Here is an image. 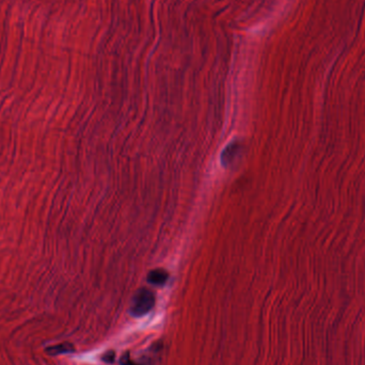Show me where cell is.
<instances>
[{"label": "cell", "mask_w": 365, "mask_h": 365, "mask_svg": "<svg viewBox=\"0 0 365 365\" xmlns=\"http://www.w3.org/2000/svg\"><path fill=\"white\" fill-rule=\"evenodd\" d=\"M169 279V273L161 268L149 271L147 275V282L154 286H163Z\"/></svg>", "instance_id": "7a4b0ae2"}, {"label": "cell", "mask_w": 365, "mask_h": 365, "mask_svg": "<svg viewBox=\"0 0 365 365\" xmlns=\"http://www.w3.org/2000/svg\"><path fill=\"white\" fill-rule=\"evenodd\" d=\"M239 148L241 147H239V145L236 142H232L230 145H228L224 148L223 153L221 155V162L224 167H228L235 159V157L238 154Z\"/></svg>", "instance_id": "3957f363"}, {"label": "cell", "mask_w": 365, "mask_h": 365, "mask_svg": "<svg viewBox=\"0 0 365 365\" xmlns=\"http://www.w3.org/2000/svg\"><path fill=\"white\" fill-rule=\"evenodd\" d=\"M74 346L72 344L69 343H63V344H59L56 346H52L48 347L46 349L47 354L52 355V356H58V355H63V354H70V352H73Z\"/></svg>", "instance_id": "277c9868"}, {"label": "cell", "mask_w": 365, "mask_h": 365, "mask_svg": "<svg viewBox=\"0 0 365 365\" xmlns=\"http://www.w3.org/2000/svg\"><path fill=\"white\" fill-rule=\"evenodd\" d=\"M155 306V295L147 288L138 289L132 299L130 309L131 315L134 317H142Z\"/></svg>", "instance_id": "6da1fadb"}, {"label": "cell", "mask_w": 365, "mask_h": 365, "mask_svg": "<svg viewBox=\"0 0 365 365\" xmlns=\"http://www.w3.org/2000/svg\"><path fill=\"white\" fill-rule=\"evenodd\" d=\"M115 357H116V354L113 351H108L106 352V354L103 356V361L106 362V363H113V361H115Z\"/></svg>", "instance_id": "5b68a950"}]
</instances>
